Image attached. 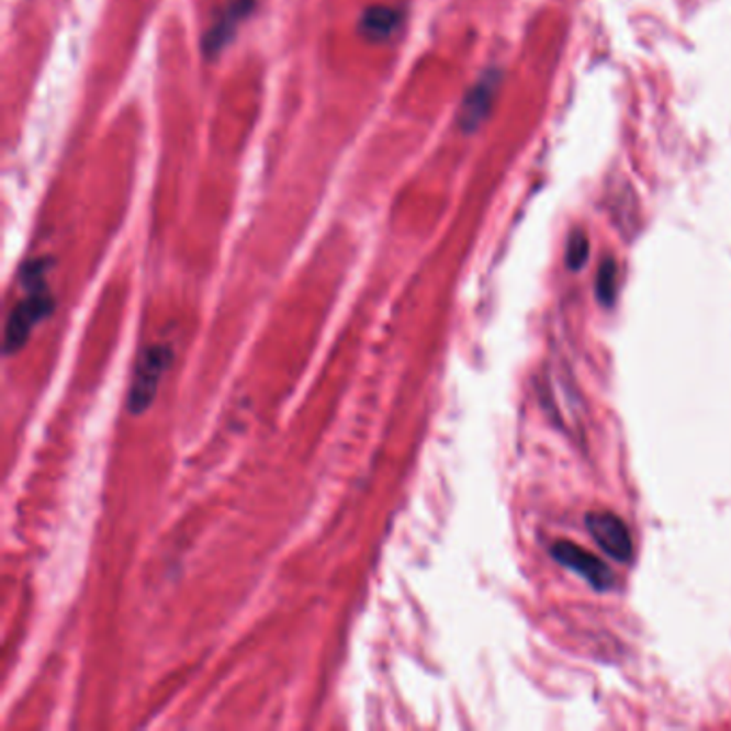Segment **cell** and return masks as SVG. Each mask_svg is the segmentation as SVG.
Wrapping results in <instances>:
<instances>
[{
  "label": "cell",
  "instance_id": "9",
  "mask_svg": "<svg viewBox=\"0 0 731 731\" xmlns=\"http://www.w3.org/2000/svg\"><path fill=\"white\" fill-rule=\"evenodd\" d=\"M588 258V240L582 232H577L571 243H569V251H566V262L571 269H580Z\"/></svg>",
  "mask_w": 731,
  "mask_h": 731
},
{
  "label": "cell",
  "instance_id": "6",
  "mask_svg": "<svg viewBox=\"0 0 731 731\" xmlns=\"http://www.w3.org/2000/svg\"><path fill=\"white\" fill-rule=\"evenodd\" d=\"M397 22H400V15H397L395 9H391V7H373V9H369L366 15H363L361 26H363V33H366L367 37L382 40V37H386V35L393 33V29L397 26Z\"/></svg>",
  "mask_w": 731,
  "mask_h": 731
},
{
  "label": "cell",
  "instance_id": "4",
  "mask_svg": "<svg viewBox=\"0 0 731 731\" xmlns=\"http://www.w3.org/2000/svg\"><path fill=\"white\" fill-rule=\"evenodd\" d=\"M551 553L560 564H564L566 569L582 575L588 584H593L596 591H607L611 586V571L591 551L562 541V543L553 546Z\"/></svg>",
  "mask_w": 731,
  "mask_h": 731
},
{
  "label": "cell",
  "instance_id": "1",
  "mask_svg": "<svg viewBox=\"0 0 731 731\" xmlns=\"http://www.w3.org/2000/svg\"><path fill=\"white\" fill-rule=\"evenodd\" d=\"M52 310V301L47 296L46 285H44V277H42V269H35L31 273V283H29V296L15 305V310L11 312L9 322H7V330H4V350L13 352L18 348L24 346V341L29 339L33 326L40 320H44Z\"/></svg>",
  "mask_w": 731,
  "mask_h": 731
},
{
  "label": "cell",
  "instance_id": "5",
  "mask_svg": "<svg viewBox=\"0 0 731 731\" xmlns=\"http://www.w3.org/2000/svg\"><path fill=\"white\" fill-rule=\"evenodd\" d=\"M251 4H254V0H229L226 13L222 15V20L217 22V26L209 35V47L211 49H217V47L226 44V40L232 35L234 26L238 24L240 18H245V13L251 9Z\"/></svg>",
  "mask_w": 731,
  "mask_h": 731
},
{
  "label": "cell",
  "instance_id": "2",
  "mask_svg": "<svg viewBox=\"0 0 731 731\" xmlns=\"http://www.w3.org/2000/svg\"><path fill=\"white\" fill-rule=\"evenodd\" d=\"M588 530L596 543L605 549L614 560L629 562L633 555V539L627 524L607 510H596L586 515Z\"/></svg>",
  "mask_w": 731,
  "mask_h": 731
},
{
  "label": "cell",
  "instance_id": "3",
  "mask_svg": "<svg viewBox=\"0 0 731 731\" xmlns=\"http://www.w3.org/2000/svg\"><path fill=\"white\" fill-rule=\"evenodd\" d=\"M170 363V350L168 348H150L142 355L136 369V380L132 384L130 395V408L132 412H142L148 408L157 393L159 378L164 375L166 367Z\"/></svg>",
  "mask_w": 731,
  "mask_h": 731
},
{
  "label": "cell",
  "instance_id": "7",
  "mask_svg": "<svg viewBox=\"0 0 731 731\" xmlns=\"http://www.w3.org/2000/svg\"><path fill=\"white\" fill-rule=\"evenodd\" d=\"M492 91L494 85L487 82L483 87H476V91L470 94V99L463 105V119H461L465 125H476L481 121V116L487 112V105L492 103Z\"/></svg>",
  "mask_w": 731,
  "mask_h": 731
},
{
  "label": "cell",
  "instance_id": "8",
  "mask_svg": "<svg viewBox=\"0 0 731 731\" xmlns=\"http://www.w3.org/2000/svg\"><path fill=\"white\" fill-rule=\"evenodd\" d=\"M616 283H618V271L614 260L603 262L600 271H598V279H596V294L600 299L603 305H611L614 296H616Z\"/></svg>",
  "mask_w": 731,
  "mask_h": 731
}]
</instances>
